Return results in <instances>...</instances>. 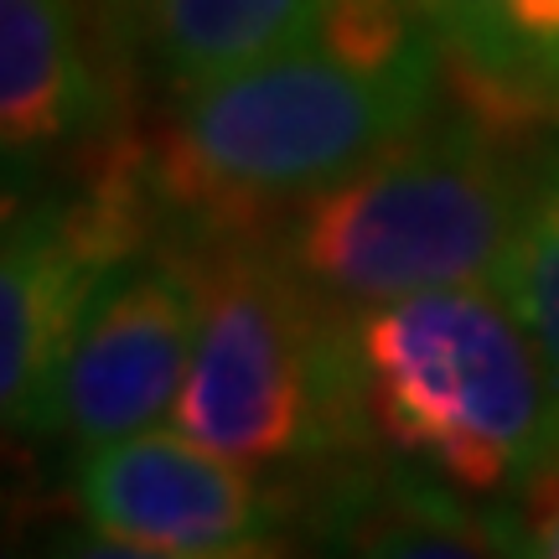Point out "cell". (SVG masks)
I'll use <instances>...</instances> for the list:
<instances>
[{"label": "cell", "instance_id": "9", "mask_svg": "<svg viewBox=\"0 0 559 559\" xmlns=\"http://www.w3.org/2000/svg\"><path fill=\"white\" fill-rule=\"evenodd\" d=\"M321 0H88L99 41L160 99L275 52Z\"/></svg>", "mask_w": 559, "mask_h": 559}, {"label": "cell", "instance_id": "11", "mask_svg": "<svg viewBox=\"0 0 559 559\" xmlns=\"http://www.w3.org/2000/svg\"><path fill=\"white\" fill-rule=\"evenodd\" d=\"M445 41V94L502 124H559V0H425Z\"/></svg>", "mask_w": 559, "mask_h": 559}, {"label": "cell", "instance_id": "12", "mask_svg": "<svg viewBox=\"0 0 559 559\" xmlns=\"http://www.w3.org/2000/svg\"><path fill=\"white\" fill-rule=\"evenodd\" d=\"M498 290L513 300V311L534 332L539 353L549 358V373L559 383V124H549L534 145L519 239H513Z\"/></svg>", "mask_w": 559, "mask_h": 559}, {"label": "cell", "instance_id": "3", "mask_svg": "<svg viewBox=\"0 0 559 559\" xmlns=\"http://www.w3.org/2000/svg\"><path fill=\"white\" fill-rule=\"evenodd\" d=\"M373 451L481 502L559 451V383L498 285H445L347 311Z\"/></svg>", "mask_w": 559, "mask_h": 559}, {"label": "cell", "instance_id": "5", "mask_svg": "<svg viewBox=\"0 0 559 559\" xmlns=\"http://www.w3.org/2000/svg\"><path fill=\"white\" fill-rule=\"evenodd\" d=\"M166 228L140 135L88 151L68 187H21L5 198L0 249V409L21 436L52 440L58 379L83 317L140 249Z\"/></svg>", "mask_w": 559, "mask_h": 559}, {"label": "cell", "instance_id": "8", "mask_svg": "<svg viewBox=\"0 0 559 559\" xmlns=\"http://www.w3.org/2000/svg\"><path fill=\"white\" fill-rule=\"evenodd\" d=\"M99 26L83 0H0V151L5 181L32 187L68 156L120 135Z\"/></svg>", "mask_w": 559, "mask_h": 559}, {"label": "cell", "instance_id": "4", "mask_svg": "<svg viewBox=\"0 0 559 559\" xmlns=\"http://www.w3.org/2000/svg\"><path fill=\"white\" fill-rule=\"evenodd\" d=\"M166 425L296 481L373 451L347 311L264 234L202 239V326Z\"/></svg>", "mask_w": 559, "mask_h": 559}, {"label": "cell", "instance_id": "7", "mask_svg": "<svg viewBox=\"0 0 559 559\" xmlns=\"http://www.w3.org/2000/svg\"><path fill=\"white\" fill-rule=\"evenodd\" d=\"M202 326V239L160 234L109 280L58 379L52 440L73 456L171 419Z\"/></svg>", "mask_w": 559, "mask_h": 559}, {"label": "cell", "instance_id": "13", "mask_svg": "<svg viewBox=\"0 0 559 559\" xmlns=\"http://www.w3.org/2000/svg\"><path fill=\"white\" fill-rule=\"evenodd\" d=\"M498 513H502L513 555L559 559V451L523 481L513 498L498 502Z\"/></svg>", "mask_w": 559, "mask_h": 559}, {"label": "cell", "instance_id": "10", "mask_svg": "<svg viewBox=\"0 0 559 559\" xmlns=\"http://www.w3.org/2000/svg\"><path fill=\"white\" fill-rule=\"evenodd\" d=\"M373 456V451H368ZM332 466L317 492V539L342 555H513L498 502L389 456Z\"/></svg>", "mask_w": 559, "mask_h": 559}, {"label": "cell", "instance_id": "6", "mask_svg": "<svg viewBox=\"0 0 559 559\" xmlns=\"http://www.w3.org/2000/svg\"><path fill=\"white\" fill-rule=\"evenodd\" d=\"M79 513L99 549L151 559L280 555L300 481L234 461L177 425L79 456Z\"/></svg>", "mask_w": 559, "mask_h": 559}, {"label": "cell", "instance_id": "2", "mask_svg": "<svg viewBox=\"0 0 559 559\" xmlns=\"http://www.w3.org/2000/svg\"><path fill=\"white\" fill-rule=\"evenodd\" d=\"M534 145L539 135L451 99L296 202L264 239L342 311L445 285H502Z\"/></svg>", "mask_w": 559, "mask_h": 559}, {"label": "cell", "instance_id": "1", "mask_svg": "<svg viewBox=\"0 0 559 559\" xmlns=\"http://www.w3.org/2000/svg\"><path fill=\"white\" fill-rule=\"evenodd\" d=\"M445 104V62L362 52L306 21L223 79L171 94L140 156L171 234H264Z\"/></svg>", "mask_w": 559, "mask_h": 559}]
</instances>
